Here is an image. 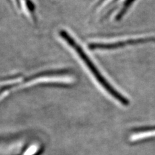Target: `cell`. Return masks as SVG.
<instances>
[{
    "label": "cell",
    "mask_w": 155,
    "mask_h": 155,
    "mask_svg": "<svg viewBox=\"0 0 155 155\" xmlns=\"http://www.w3.org/2000/svg\"><path fill=\"white\" fill-rule=\"evenodd\" d=\"M59 35L78 55L79 58L84 63L87 69L89 70L91 74L94 76L96 81L103 87V89H105L107 93L109 94L113 98H114V99L118 101L121 104L125 106L128 105L129 104V100L121 94L120 92L116 90L109 83V81L107 80L105 76L101 73L98 67L95 65L94 61L91 59L90 56L87 54L85 50L76 41L75 39L73 37H72L69 32H67L65 30H64V29H61L60 31Z\"/></svg>",
    "instance_id": "obj_1"
},
{
    "label": "cell",
    "mask_w": 155,
    "mask_h": 155,
    "mask_svg": "<svg viewBox=\"0 0 155 155\" xmlns=\"http://www.w3.org/2000/svg\"><path fill=\"white\" fill-rule=\"evenodd\" d=\"M134 0H125V2H124L122 8H121L120 11L118 12V14H117V16L116 17V20H120V19L122 18L124 14H125V12H127V9L129 8V7L131 5V4L133 3V2Z\"/></svg>",
    "instance_id": "obj_2"
}]
</instances>
